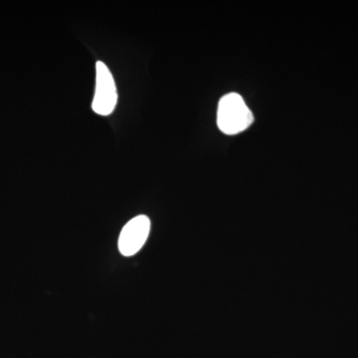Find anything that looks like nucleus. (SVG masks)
<instances>
[{
	"mask_svg": "<svg viewBox=\"0 0 358 358\" xmlns=\"http://www.w3.org/2000/svg\"><path fill=\"white\" fill-rule=\"evenodd\" d=\"M150 231V220L148 216L138 215L129 220L120 235V252L127 257L138 253L147 241Z\"/></svg>",
	"mask_w": 358,
	"mask_h": 358,
	"instance_id": "obj_3",
	"label": "nucleus"
},
{
	"mask_svg": "<svg viewBox=\"0 0 358 358\" xmlns=\"http://www.w3.org/2000/svg\"><path fill=\"white\" fill-rule=\"evenodd\" d=\"M117 103V91L114 77L102 61L96 64V88L92 110L100 115H110Z\"/></svg>",
	"mask_w": 358,
	"mask_h": 358,
	"instance_id": "obj_2",
	"label": "nucleus"
},
{
	"mask_svg": "<svg viewBox=\"0 0 358 358\" xmlns=\"http://www.w3.org/2000/svg\"><path fill=\"white\" fill-rule=\"evenodd\" d=\"M254 122L253 113L250 110L243 98L237 93H229L219 101L217 110L218 128L228 136L242 133Z\"/></svg>",
	"mask_w": 358,
	"mask_h": 358,
	"instance_id": "obj_1",
	"label": "nucleus"
}]
</instances>
